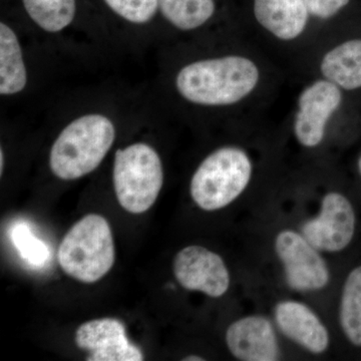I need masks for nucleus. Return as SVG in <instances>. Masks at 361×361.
<instances>
[{"label": "nucleus", "instance_id": "a211bd4d", "mask_svg": "<svg viewBox=\"0 0 361 361\" xmlns=\"http://www.w3.org/2000/svg\"><path fill=\"white\" fill-rule=\"evenodd\" d=\"M339 322L349 342L361 348V266L351 270L344 282Z\"/></svg>", "mask_w": 361, "mask_h": 361}, {"label": "nucleus", "instance_id": "b1692460", "mask_svg": "<svg viewBox=\"0 0 361 361\" xmlns=\"http://www.w3.org/2000/svg\"><path fill=\"white\" fill-rule=\"evenodd\" d=\"M357 167H358V172H360V175L361 177V156L360 157V159H358Z\"/></svg>", "mask_w": 361, "mask_h": 361}, {"label": "nucleus", "instance_id": "4be33fe9", "mask_svg": "<svg viewBox=\"0 0 361 361\" xmlns=\"http://www.w3.org/2000/svg\"><path fill=\"white\" fill-rule=\"evenodd\" d=\"M184 361H204L205 358L201 357L198 355H189L187 357L183 358Z\"/></svg>", "mask_w": 361, "mask_h": 361}, {"label": "nucleus", "instance_id": "dca6fc26", "mask_svg": "<svg viewBox=\"0 0 361 361\" xmlns=\"http://www.w3.org/2000/svg\"><path fill=\"white\" fill-rule=\"evenodd\" d=\"M158 4L163 18L183 32L206 25L216 13V0H158Z\"/></svg>", "mask_w": 361, "mask_h": 361}, {"label": "nucleus", "instance_id": "423d86ee", "mask_svg": "<svg viewBox=\"0 0 361 361\" xmlns=\"http://www.w3.org/2000/svg\"><path fill=\"white\" fill-rule=\"evenodd\" d=\"M274 247L283 265L286 283L292 290L318 291L329 283L330 272L326 261L302 233L283 230L278 233Z\"/></svg>", "mask_w": 361, "mask_h": 361}, {"label": "nucleus", "instance_id": "f3484780", "mask_svg": "<svg viewBox=\"0 0 361 361\" xmlns=\"http://www.w3.org/2000/svg\"><path fill=\"white\" fill-rule=\"evenodd\" d=\"M25 13L39 28L49 33L63 32L75 20L77 0H21Z\"/></svg>", "mask_w": 361, "mask_h": 361}, {"label": "nucleus", "instance_id": "7ed1b4c3", "mask_svg": "<svg viewBox=\"0 0 361 361\" xmlns=\"http://www.w3.org/2000/svg\"><path fill=\"white\" fill-rule=\"evenodd\" d=\"M59 266L68 276L94 283L110 272L116 260L115 243L108 221L97 214L85 216L59 244Z\"/></svg>", "mask_w": 361, "mask_h": 361}, {"label": "nucleus", "instance_id": "6ab92c4d", "mask_svg": "<svg viewBox=\"0 0 361 361\" xmlns=\"http://www.w3.org/2000/svg\"><path fill=\"white\" fill-rule=\"evenodd\" d=\"M118 18L132 25H147L159 13L158 0H104Z\"/></svg>", "mask_w": 361, "mask_h": 361}, {"label": "nucleus", "instance_id": "20e7f679", "mask_svg": "<svg viewBox=\"0 0 361 361\" xmlns=\"http://www.w3.org/2000/svg\"><path fill=\"white\" fill-rule=\"evenodd\" d=\"M250 158L243 149L223 147L202 161L192 177L190 194L208 212L229 206L245 191L252 177Z\"/></svg>", "mask_w": 361, "mask_h": 361}, {"label": "nucleus", "instance_id": "f8f14e48", "mask_svg": "<svg viewBox=\"0 0 361 361\" xmlns=\"http://www.w3.org/2000/svg\"><path fill=\"white\" fill-rule=\"evenodd\" d=\"M274 316L280 331L305 350L322 355L329 349V329L310 306L295 300L281 301L275 307Z\"/></svg>", "mask_w": 361, "mask_h": 361}, {"label": "nucleus", "instance_id": "6e6552de", "mask_svg": "<svg viewBox=\"0 0 361 361\" xmlns=\"http://www.w3.org/2000/svg\"><path fill=\"white\" fill-rule=\"evenodd\" d=\"M173 271L183 288L212 298L224 295L230 287V273L224 260L203 246H188L178 252Z\"/></svg>", "mask_w": 361, "mask_h": 361}, {"label": "nucleus", "instance_id": "f03ea898", "mask_svg": "<svg viewBox=\"0 0 361 361\" xmlns=\"http://www.w3.org/2000/svg\"><path fill=\"white\" fill-rule=\"evenodd\" d=\"M116 140L113 121L103 114H87L59 133L49 153V168L59 179H80L94 172Z\"/></svg>", "mask_w": 361, "mask_h": 361}, {"label": "nucleus", "instance_id": "ddd939ff", "mask_svg": "<svg viewBox=\"0 0 361 361\" xmlns=\"http://www.w3.org/2000/svg\"><path fill=\"white\" fill-rule=\"evenodd\" d=\"M253 13L259 25L282 40L298 37L310 16L304 0H253Z\"/></svg>", "mask_w": 361, "mask_h": 361}, {"label": "nucleus", "instance_id": "1a4fd4ad", "mask_svg": "<svg viewBox=\"0 0 361 361\" xmlns=\"http://www.w3.org/2000/svg\"><path fill=\"white\" fill-rule=\"evenodd\" d=\"M338 85L330 80H317L303 90L299 97V111L294 122L297 141L306 148H314L322 142L330 116L341 106Z\"/></svg>", "mask_w": 361, "mask_h": 361}, {"label": "nucleus", "instance_id": "9b49d317", "mask_svg": "<svg viewBox=\"0 0 361 361\" xmlns=\"http://www.w3.org/2000/svg\"><path fill=\"white\" fill-rule=\"evenodd\" d=\"M226 344L231 355L242 361H276L280 348L272 322L262 315H249L229 325Z\"/></svg>", "mask_w": 361, "mask_h": 361}, {"label": "nucleus", "instance_id": "4468645a", "mask_svg": "<svg viewBox=\"0 0 361 361\" xmlns=\"http://www.w3.org/2000/svg\"><path fill=\"white\" fill-rule=\"evenodd\" d=\"M27 85V70L20 39L6 23H0V94L16 96Z\"/></svg>", "mask_w": 361, "mask_h": 361}, {"label": "nucleus", "instance_id": "aec40b11", "mask_svg": "<svg viewBox=\"0 0 361 361\" xmlns=\"http://www.w3.org/2000/svg\"><path fill=\"white\" fill-rule=\"evenodd\" d=\"M11 240L21 257L33 265H42L49 258L47 247L25 223H18L11 229Z\"/></svg>", "mask_w": 361, "mask_h": 361}, {"label": "nucleus", "instance_id": "0eeeda50", "mask_svg": "<svg viewBox=\"0 0 361 361\" xmlns=\"http://www.w3.org/2000/svg\"><path fill=\"white\" fill-rule=\"evenodd\" d=\"M355 226L353 204L344 195L330 192L323 197L318 215L304 223L301 233L320 252L337 253L351 243Z\"/></svg>", "mask_w": 361, "mask_h": 361}, {"label": "nucleus", "instance_id": "39448f33", "mask_svg": "<svg viewBox=\"0 0 361 361\" xmlns=\"http://www.w3.org/2000/svg\"><path fill=\"white\" fill-rule=\"evenodd\" d=\"M113 182L116 200L123 209L132 214L147 212L163 188L160 156L146 142L118 149L114 160Z\"/></svg>", "mask_w": 361, "mask_h": 361}, {"label": "nucleus", "instance_id": "2eb2a0df", "mask_svg": "<svg viewBox=\"0 0 361 361\" xmlns=\"http://www.w3.org/2000/svg\"><path fill=\"white\" fill-rule=\"evenodd\" d=\"M322 71L326 80L342 89L361 87V39L348 40L325 54Z\"/></svg>", "mask_w": 361, "mask_h": 361}, {"label": "nucleus", "instance_id": "f257e3e1", "mask_svg": "<svg viewBox=\"0 0 361 361\" xmlns=\"http://www.w3.org/2000/svg\"><path fill=\"white\" fill-rule=\"evenodd\" d=\"M259 70L243 56L202 59L185 66L176 77L178 92L186 101L207 106L236 104L253 92Z\"/></svg>", "mask_w": 361, "mask_h": 361}, {"label": "nucleus", "instance_id": "5701e85b", "mask_svg": "<svg viewBox=\"0 0 361 361\" xmlns=\"http://www.w3.org/2000/svg\"><path fill=\"white\" fill-rule=\"evenodd\" d=\"M4 149H0V175L4 174Z\"/></svg>", "mask_w": 361, "mask_h": 361}, {"label": "nucleus", "instance_id": "9d476101", "mask_svg": "<svg viewBox=\"0 0 361 361\" xmlns=\"http://www.w3.org/2000/svg\"><path fill=\"white\" fill-rule=\"evenodd\" d=\"M75 344L89 351L87 361H142L141 349L130 343L123 323L101 318L82 323L75 331Z\"/></svg>", "mask_w": 361, "mask_h": 361}, {"label": "nucleus", "instance_id": "412c9836", "mask_svg": "<svg viewBox=\"0 0 361 361\" xmlns=\"http://www.w3.org/2000/svg\"><path fill=\"white\" fill-rule=\"evenodd\" d=\"M304 2L311 16L329 20L345 8L350 0H304Z\"/></svg>", "mask_w": 361, "mask_h": 361}]
</instances>
